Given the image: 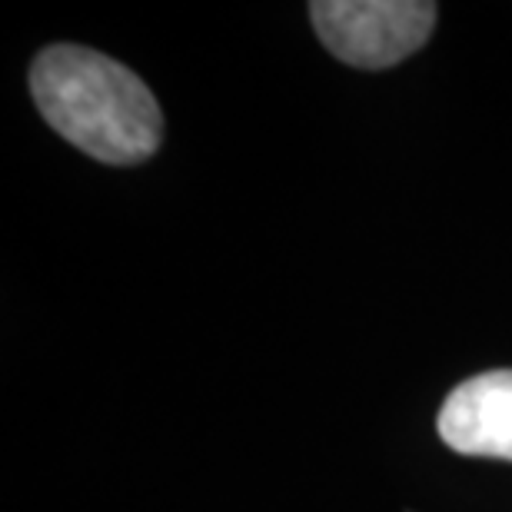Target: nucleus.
<instances>
[{
    "label": "nucleus",
    "mask_w": 512,
    "mask_h": 512,
    "mask_svg": "<svg viewBox=\"0 0 512 512\" xmlns=\"http://www.w3.org/2000/svg\"><path fill=\"white\" fill-rule=\"evenodd\" d=\"M436 429L456 453L512 463V370L459 383L439 409Z\"/></svg>",
    "instance_id": "3"
},
{
    "label": "nucleus",
    "mask_w": 512,
    "mask_h": 512,
    "mask_svg": "<svg viewBox=\"0 0 512 512\" xmlns=\"http://www.w3.org/2000/svg\"><path fill=\"white\" fill-rule=\"evenodd\" d=\"M44 120L67 143L104 163H137L160 147L163 114L147 84L87 47H47L30 70Z\"/></svg>",
    "instance_id": "1"
},
{
    "label": "nucleus",
    "mask_w": 512,
    "mask_h": 512,
    "mask_svg": "<svg viewBox=\"0 0 512 512\" xmlns=\"http://www.w3.org/2000/svg\"><path fill=\"white\" fill-rule=\"evenodd\" d=\"M439 7L429 0H316L313 27L323 47L363 70L393 67L426 44Z\"/></svg>",
    "instance_id": "2"
}]
</instances>
